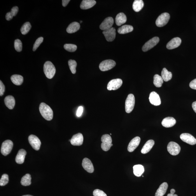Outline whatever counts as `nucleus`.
Returning a JSON list of instances; mask_svg holds the SVG:
<instances>
[{"label": "nucleus", "mask_w": 196, "mask_h": 196, "mask_svg": "<svg viewBox=\"0 0 196 196\" xmlns=\"http://www.w3.org/2000/svg\"><path fill=\"white\" fill-rule=\"evenodd\" d=\"M135 103V97L133 95L130 94L128 95L126 100L125 108L126 112L130 113L133 109Z\"/></svg>", "instance_id": "nucleus-4"}, {"label": "nucleus", "mask_w": 196, "mask_h": 196, "mask_svg": "<svg viewBox=\"0 0 196 196\" xmlns=\"http://www.w3.org/2000/svg\"><path fill=\"white\" fill-rule=\"evenodd\" d=\"M167 151L172 155H178L181 151V147L178 144L174 142H169L167 146Z\"/></svg>", "instance_id": "nucleus-8"}, {"label": "nucleus", "mask_w": 196, "mask_h": 196, "mask_svg": "<svg viewBox=\"0 0 196 196\" xmlns=\"http://www.w3.org/2000/svg\"><path fill=\"white\" fill-rule=\"evenodd\" d=\"M180 138L182 141L190 145H194L196 144V139L190 134L185 133L181 135Z\"/></svg>", "instance_id": "nucleus-13"}, {"label": "nucleus", "mask_w": 196, "mask_h": 196, "mask_svg": "<svg viewBox=\"0 0 196 196\" xmlns=\"http://www.w3.org/2000/svg\"><path fill=\"white\" fill-rule=\"evenodd\" d=\"M93 195L94 196H107L104 191L99 190H95L93 192Z\"/></svg>", "instance_id": "nucleus-41"}, {"label": "nucleus", "mask_w": 196, "mask_h": 196, "mask_svg": "<svg viewBox=\"0 0 196 196\" xmlns=\"http://www.w3.org/2000/svg\"><path fill=\"white\" fill-rule=\"evenodd\" d=\"M9 178L8 174H4L2 175L1 180H0V186H4L8 182Z\"/></svg>", "instance_id": "nucleus-39"}, {"label": "nucleus", "mask_w": 196, "mask_h": 196, "mask_svg": "<svg viewBox=\"0 0 196 196\" xmlns=\"http://www.w3.org/2000/svg\"><path fill=\"white\" fill-rule=\"evenodd\" d=\"M181 39L178 37L175 38L167 43L166 48L169 50H172L178 47L181 45Z\"/></svg>", "instance_id": "nucleus-19"}, {"label": "nucleus", "mask_w": 196, "mask_h": 196, "mask_svg": "<svg viewBox=\"0 0 196 196\" xmlns=\"http://www.w3.org/2000/svg\"><path fill=\"white\" fill-rule=\"evenodd\" d=\"M144 6V3L142 0H135L133 3V8L136 12L140 11Z\"/></svg>", "instance_id": "nucleus-30"}, {"label": "nucleus", "mask_w": 196, "mask_h": 196, "mask_svg": "<svg viewBox=\"0 0 196 196\" xmlns=\"http://www.w3.org/2000/svg\"><path fill=\"white\" fill-rule=\"evenodd\" d=\"M134 174L137 177H140L144 172V168L141 165H137L133 167Z\"/></svg>", "instance_id": "nucleus-31"}, {"label": "nucleus", "mask_w": 196, "mask_h": 196, "mask_svg": "<svg viewBox=\"0 0 196 196\" xmlns=\"http://www.w3.org/2000/svg\"><path fill=\"white\" fill-rule=\"evenodd\" d=\"M175 192H176V190L174 189H172L171 191H170V193H172V194H174Z\"/></svg>", "instance_id": "nucleus-49"}, {"label": "nucleus", "mask_w": 196, "mask_h": 196, "mask_svg": "<svg viewBox=\"0 0 196 196\" xmlns=\"http://www.w3.org/2000/svg\"><path fill=\"white\" fill-rule=\"evenodd\" d=\"M12 82L16 85H22L23 82V78L22 76L18 74H14L11 77Z\"/></svg>", "instance_id": "nucleus-29"}, {"label": "nucleus", "mask_w": 196, "mask_h": 196, "mask_svg": "<svg viewBox=\"0 0 196 196\" xmlns=\"http://www.w3.org/2000/svg\"><path fill=\"white\" fill-rule=\"evenodd\" d=\"M141 141L140 138L136 137L133 139L130 142L128 147V150L130 152H132L136 149L139 145Z\"/></svg>", "instance_id": "nucleus-17"}, {"label": "nucleus", "mask_w": 196, "mask_h": 196, "mask_svg": "<svg viewBox=\"0 0 196 196\" xmlns=\"http://www.w3.org/2000/svg\"><path fill=\"white\" fill-rule=\"evenodd\" d=\"M82 21H81L80 23H82Z\"/></svg>", "instance_id": "nucleus-52"}, {"label": "nucleus", "mask_w": 196, "mask_h": 196, "mask_svg": "<svg viewBox=\"0 0 196 196\" xmlns=\"http://www.w3.org/2000/svg\"><path fill=\"white\" fill-rule=\"evenodd\" d=\"M163 82V80L161 76L158 74H155L154 77V84L157 87H161Z\"/></svg>", "instance_id": "nucleus-34"}, {"label": "nucleus", "mask_w": 196, "mask_h": 196, "mask_svg": "<svg viewBox=\"0 0 196 196\" xmlns=\"http://www.w3.org/2000/svg\"><path fill=\"white\" fill-rule=\"evenodd\" d=\"M13 146V142L10 140H7L4 141L2 144L1 148L2 155L4 156L9 155L12 150Z\"/></svg>", "instance_id": "nucleus-5"}, {"label": "nucleus", "mask_w": 196, "mask_h": 196, "mask_svg": "<svg viewBox=\"0 0 196 196\" xmlns=\"http://www.w3.org/2000/svg\"><path fill=\"white\" fill-rule=\"evenodd\" d=\"M116 63L112 60H106L103 61L99 65V68L102 71H106L109 70L115 66Z\"/></svg>", "instance_id": "nucleus-7"}, {"label": "nucleus", "mask_w": 196, "mask_h": 196, "mask_svg": "<svg viewBox=\"0 0 196 196\" xmlns=\"http://www.w3.org/2000/svg\"><path fill=\"white\" fill-rule=\"evenodd\" d=\"M29 141L30 145L34 150H39L41 144L40 140L34 135H31L29 137Z\"/></svg>", "instance_id": "nucleus-10"}, {"label": "nucleus", "mask_w": 196, "mask_h": 196, "mask_svg": "<svg viewBox=\"0 0 196 196\" xmlns=\"http://www.w3.org/2000/svg\"><path fill=\"white\" fill-rule=\"evenodd\" d=\"M168 187V185L166 182H164L161 185L155 193V196H163L166 193Z\"/></svg>", "instance_id": "nucleus-27"}, {"label": "nucleus", "mask_w": 196, "mask_h": 196, "mask_svg": "<svg viewBox=\"0 0 196 196\" xmlns=\"http://www.w3.org/2000/svg\"><path fill=\"white\" fill-rule=\"evenodd\" d=\"M68 64L70 69L73 74H75L76 73V67L77 64L75 60H70L68 62Z\"/></svg>", "instance_id": "nucleus-36"}, {"label": "nucleus", "mask_w": 196, "mask_h": 196, "mask_svg": "<svg viewBox=\"0 0 196 196\" xmlns=\"http://www.w3.org/2000/svg\"><path fill=\"white\" fill-rule=\"evenodd\" d=\"M167 196H178L177 195V194H172V193H170L168 194Z\"/></svg>", "instance_id": "nucleus-50"}, {"label": "nucleus", "mask_w": 196, "mask_h": 196, "mask_svg": "<svg viewBox=\"0 0 196 196\" xmlns=\"http://www.w3.org/2000/svg\"><path fill=\"white\" fill-rule=\"evenodd\" d=\"M26 151L24 149H21L18 151L15 158L16 162L18 164H21L24 162Z\"/></svg>", "instance_id": "nucleus-20"}, {"label": "nucleus", "mask_w": 196, "mask_h": 196, "mask_svg": "<svg viewBox=\"0 0 196 196\" xmlns=\"http://www.w3.org/2000/svg\"><path fill=\"white\" fill-rule=\"evenodd\" d=\"M161 77L163 80L166 82L171 80L172 77L171 72H169L166 68H163L161 72Z\"/></svg>", "instance_id": "nucleus-32"}, {"label": "nucleus", "mask_w": 196, "mask_h": 196, "mask_svg": "<svg viewBox=\"0 0 196 196\" xmlns=\"http://www.w3.org/2000/svg\"><path fill=\"white\" fill-rule=\"evenodd\" d=\"M39 109L41 116L45 120L51 121L52 119L53 111L48 105L42 102L40 105Z\"/></svg>", "instance_id": "nucleus-1"}, {"label": "nucleus", "mask_w": 196, "mask_h": 196, "mask_svg": "<svg viewBox=\"0 0 196 196\" xmlns=\"http://www.w3.org/2000/svg\"><path fill=\"white\" fill-rule=\"evenodd\" d=\"M189 85L191 88L196 90V79L191 82Z\"/></svg>", "instance_id": "nucleus-45"}, {"label": "nucleus", "mask_w": 196, "mask_h": 196, "mask_svg": "<svg viewBox=\"0 0 196 196\" xmlns=\"http://www.w3.org/2000/svg\"><path fill=\"white\" fill-rule=\"evenodd\" d=\"M114 24L113 19L111 17L107 18L101 23L100 26V29L103 31L111 29Z\"/></svg>", "instance_id": "nucleus-12"}, {"label": "nucleus", "mask_w": 196, "mask_h": 196, "mask_svg": "<svg viewBox=\"0 0 196 196\" xmlns=\"http://www.w3.org/2000/svg\"><path fill=\"white\" fill-rule=\"evenodd\" d=\"M43 37H41L36 40L34 44L33 51H35L37 50L41 44L43 42Z\"/></svg>", "instance_id": "nucleus-40"}, {"label": "nucleus", "mask_w": 196, "mask_h": 196, "mask_svg": "<svg viewBox=\"0 0 196 196\" xmlns=\"http://www.w3.org/2000/svg\"><path fill=\"white\" fill-rule=\"evenodd\" d=\"M96 3V1L94 0H83L81 3L80 8L83 10H87L92 8Z\"/></svg>", "instance_id": "nucleus-21"}, {"label": "nucleus", "mask_w": 196, "mask_h": 196, "mask_svg": "<svg viewBox=\"0 0 196 196\" xmlns=\"http://www.w3.org/2000/svg\"><path fill=\"white\" fill-rule=\"evenodd\" d=\"M101 141L102 142L101 144V148L104 151H107L109 150L113 145L112 144V138L109 134L103 135L101 137Z\"/></svg>", "instance_id": "nucleus-3"}, {"label": "nucleus", "mask_w": 196, "mask_h": 196, "mask_svg": "<svg viewBox=\"0 0 196 196\" xmlns=\"http://www.w3.org/2000/svg\"><path fill=\"white\" fill-rule=\"evenodd\" d=\"M31 25L29 22H26L21 28L20 31L23 35H25L28 33L31 29Z\"/></svg>", "instance_id": "nucleus-35"}, {"label": "nucleus", "mask_w": 196, "mask_h": 196, "mask_svg": "<svg viewBox=\"0 0 196 196\" xmlns=\"http://www.w3.org/2000/svg\"><path fill=\"white\" fill-rule=\"evenodd\" d=\"M133 30V27L132 25H125L119 28L118 32L119 34H124L131 32Z\"/></svg>", "instance_id": "nucleus-28"}, {"label": "nucleus", "mask_w": 196, "mask_h": 196, "mask_svg": "<svg viewBox=\"0 0 196 196\" xmlns=\"http://www.w3.org/2000/svg\"><path fill=\"white\" fill-rule=\"evenodd\" d=\"M192 108L193 110V111H194L196 113V101H195L193 102L192 104Z\"/></svg>", "instance_id": "nucleus-48"}, {"label": "nucleus", "mask_w": 196, "mask_h": 196, "mask_svg": "<svg viewBox=\"0 0 196 196\" xmlns=\"http://www.w3.org/2000/svg\"><path fill=\"white\" fill-rule=\"evenodd\" d=\"M83 112V106H79L77 111L76 115L78 117H80L82 114Z\"/></svg>", "instance_id": "nucleus-44"}, {"label": "nucleus", "mask_w": 196, "mask_h": 196, "mask_svg": "<svg viewBox=\"0 0 196 196\" xmlns=\"http://www.w3.org/2000/svg\"><path fill=\"white\" fill-rule=\"evenodd\" d=\"M102 33L107 41H112L115 39L116 29L114 27H112L110 29L103 31Z\"/></svg>", "instance_id": "nucleus-15"}, {"label": "nucleus", "mask_w": 196, "mask_h": 196, "mask_svg": "<svg viewBox=\"0 0 196 196\" xmlns=\"http://www.w3.org/2000/svg\"><path fill=\"white\" fill-rule=\"evenodd\" d=\"M14 48L15 50L18 52H20L22 50V43L19 39L15 40L14 41Z\"/></svg>", "instance_id": "nucleus-38"}, {"label": "nucleus", "mask_w": 196, "mask_h": 196, "mask_svg": "<svg viewBox=\"0 0 196 196\" xmlns=\"http://www.w3.org/2000/svg\"><path fill=\"white\" fill-rule=\"evenodd\" d=\"M122 81L120 79H113L110 81L107 85V89L109 90H116L122 85Z\"/></svg>", "instance_id": "nucleus-11"}, {"label": "nucleus", "mask_w": 196, "mask_h": 196, "mask_svg": "<svg viewBox=\"0 0 196 196\" xmlns=\"http://www.w3.org/2000/svg\"><path fill=\"white\" fill-rule=\"evenodd\" d=\"M31 176L29 174H27L23 176L21 181V184L23 186H29L31 185Z\"/></svg>", "instance_id": "nucleus-33"}, {"label": "nucleus", "mask_w": 196, "mask_h": 196, "mask_svg": "<svg viewBox=\"0 0 196 196\" xmlns=\"http://www.w3.org/2000/svg\"><path fill=\"white\" fill-rule=\"evenodd\" d=\"M149 100L151 104L154 106H160L161 104L159 95L155 92H152L150 93Z\"/></svg>", "instance_id": "nucleus-18"}, {"label": "nucleus", "mask_w": 196, "mask_h": 196, "mask_svg": "<svg viewBox=\"0 0 196 196\" xmlns=\"http://www.w3.org/2000/svg\"><path fill=\"white\" fill-rule=\"evenodd\" d=\"M5 92V86L1 80L0 81V96H2Z\"/></svg>", "instance_id": "nucleus-42"}, {"label": "nucleus", "mask_w": 196, "mask_h": 196, "mask_svg": "<svg viewBox=\"0 0 196 196\" xmlns=\"http://www.w3.org/2000/svg\"><path fill=\"white\" fill-rule=\"evenodd\" d=\"M80 25L77 22H74L71 23L67 29V32L69 34H72L75 32L80 29Z\"/></svg>", "instance_id": "nucleus-25"}, {"label": "nucleus", "mask_w": 196, "mask_h": 196, "mask_svg": "<svg viewBox=\"0 0 196 196\" xmlns=\"http://www.w3.org/2000/svg\"><path fill=\"white\" fill-rule=\"evenodd\" d=\"M170 18V15L167 13H163L158 16L156 20V24L158 27H162L166 25Z\"/></svg>", "instance_id": "nucleus-6"}, {"label": "nucleus", "mask_w": 196, "mask_h": 196, "mask_svg": "<svg viewBox=\"0 0 196 196\" xmlns=\"http://www.w3.org/2000/svg\"><path fill=\"white\" fill-rule=\"evenodd\" d=\"M176 123V121L172 117H167L163 119L162 124L165 128H170L173 127Z\"/></svg>", "instance_id": "nucleus-23"}, {"label": "nucleus", "mask_w": 196, "mask_h": 196, "mask_svg": "<svg viewBox=\"0 0 196 196\" xmlns=\"http://www.w3.org/2000/svg\"><path fill=\"white\" fill-rule=\"evenodd\" d=\"M82 166L83 168L89 173H93L94 171V167L91 161L87 158H84L83 160Z\"/></svg>", "instance_id": "nucleus-16"}, {"label": "nucleus", "mask_w": 196, "mask_h": 196, "mask_svg": "<svg viewBox=\"0 0 196 196\" xmlns=\"http://www.w3.org/2000/svg\"><path fill=\"white\" fill-rule=\"evenodd\" d=\"M70 1V0H63L62 1L63 6L64 7H66L67 5V4H68Z\"/></svg>", "instance_id": "nucleus-47"}, {"label": "nucleus", "mask_w": 196, "mask_h": 196, "mask_svg": "<svg viewBox=\"0 0 196 196\" xmlns=\"http://www.w3.org/2000/svg\"><path fill=\"white\" fill-rule=\"evenodd\" d=\"M160 41V39L158 37H154L147 41L142 47V50L144 52H146L150 50L157 44Z\"/></svg>", "instance_id": "nucleus-9"}, {"label": "nucleus", "mask_w": 196, "mask_h": 196, "mask_svg": "<svg viewBox=\"0 0 196 196\" xmlns=\"http://www.w3.org/2000/svg\"><path fill=\"white\" fill-rule=\"evenodd\" d=\"M22 196H33L31 195H23Z\"/></svg>", "instance_id": "nucleus-51"}, {"label": "nucleus", "mask_w": 196, "mask_h": 196, "mask_svg": "<svg viewBox=\"0 0 196 196\" xmlns=\"http://www.w3.org/2000/svg\"><path fill=\"white\" fill-rule=\"evenodd\" d=\"M84 138L82 134L81 133L74 135L71 139V143L74 146H79L83 144Z\"/></svg>", "instance_id": "nucleus-14"}, {"label": "nucleus", "mask_w": 196, "mask_h": 196, "mask_svg": "<svg viewBox=\"0 0 196 196\" xmlns=\"http://www.w3.org/2000/svg\"><path fill=\"white\" fill-rule=\"evenodd\" d=\"M127 18L124 13H121L117 15L115 18V22L117 25L121 26L127 22Z\"/></svg>", "instance_id": "nucleus-24"}, {"label": "nucleus", "mask_w": 196, "mask_h": 196, "mask_svg": "<svg viewBox=\"0 0 196 196\" xmlns=\"http://www.w3.org/2000/svg\"><path fill=\"white\" fill-rule=\"evenodd\" d=\"M155 143V141L153 140H149L147 141L142 149L141 153L143 154L148 153L152 149Z\"/></svg>", "instance_id": "nucleus-26"}, {"label": "nucleus", "mask_w": 196, "mask_h": 196, "mask_svg": "<svg viewBox=\"0 0 196 196\" xmlns=\"http://www.w3.org/2000/svg\"><path fill=\"white\" fill-rule=\"evenodd\" d=\"M13 16L11 12L8 13H7L6 16V19L8 21L12 19Z\"/></svg>", "instance_id": "nucleus-46"}, {"label": "nucleus", "mask_w": 196, "mask_h": 196, "mask_svg": "<svg viewBox=\"0 0 196 196\" xmlns=\"http://www.w3.org/2000/svg\"><path fill=\"white\" fill-rule=\"evenodd\" d=\"M4 103L6 106L10 109H13L14 107L15 101L14 98L12 95H8L4 99Z\"/></svg>", "instance_id": "nucleus-22"}, {"label": "nucleus", "mask_w": 196, "mask_h": 196, "mask_svg": "<svg viewBox=\"0 0 196 196\" xmlns=\"http://www.w3.org/2000/svg\"><path fill=\"white\" fill-rule=\"evenodd\" d=\"M64 47L65 50L70 52H74L77 49V46L76 45L70 44H65Z\"/></svg>", "instance_id": "nucleus-37"}, {"label": "nucleus", "mask_w": 196, "mask_h": 196, "mask_svg": "<svg viewBox=\"0 0 196 196\" xmlns=\"http://www.w3.org/2000/svg\"><path fill=\"white\" fill-rule=\"evenodd\" d=\"M56 71L55 67L52 62L47 61L44 64V72L47 78L52 79L55 76Z\"/></svg>", "instance_id": "nucleus-2"}, {"label": "nucleus", "mask_w": 196, "mask_h": 196, "mask_svg": "<svg viewBox=\"0 0 196 196\" xmlns=\"http://www.w3.org/2000/svg\"><path fill=\"white\" fill-rule=\"evenodd\" d=\"M19 11V8L17 6H15L11 9L10 12L13 16H15L17 14Z\"/></svg>", "instance_id": "nucleus-43"}]
</instances>
